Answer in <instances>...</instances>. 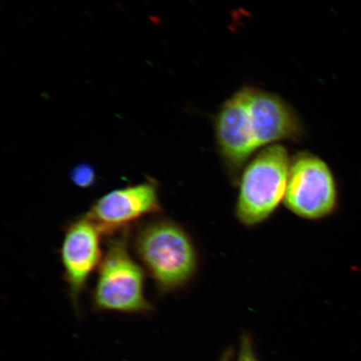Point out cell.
Here are the masks:
<instances>
[{"label": "cell", "instance_id": "cell-1", "mask_svg": "<svg viewBox=\"0 0 361 361\" xmlns=\"http://www.w3.org/2000/svg\"><path fill=\"white\" fill-rule=\"evenodd\" d=\"M132 240L133 251L154 282L158 295L183 290L195 279L198 252L183 226L155 216L138 225Z\"/></svg>", "mask_w": 361, "mask_h": 361}, {"label": "cell", "instance_id": "cell-2", "mask_svg": "<svg viewBox=\"0 0 361 361\" xmlns=\"http://www.w3.org/2000/svg\"><path fill=\"white\" fill-rule=\"evenodd\" d=\"M130 229L108 239L92 293L98 312L148 314L153 306L145 295V269L130 252Z\"/></svg>", "mask_w": 361, "mask_h": 361}, {"label": "cell", "instance_id": "cell-3", "mask_svg": "<svg viewBox=\"0 0 361 361\" xmlns=\"http://www.w3.org/2000/svg\"><path fill=\"white\" fill-rule=\"evenodd\" d=\"M291 157L286 147L274 144L256 153L239 178L234 214L247 228L269 220L286 197Z\"/></svg>", "mask_w": 361, "mask_h": 361}, {"label": "cell", "instance_id": "cell-4", "mask_svg": "<svg viewBox=\"0 0 361 361\" xmlns=\"http://www.w3.org/2000/svg\"><path fill=\"white\" fill-rule=\"evenodd\" d=\"M284 206L300 219L318 221L336 213L337 180L327 162L305 151L291 157Z\"/></svg>", "mask_w": 361, "mask_h": 361}, {"label": "cell", "instance_id": "cell-5", "mask_svg": "<svg viewBox=\"0 0 361 361\" xmlns=\"http://www.w3.org/2000/svg\"><path fill=\"white\" fill-rule=\"evenodd\" d=\"M214 130L221 162L230 182L237 188L243 169L260 151L250 119L248 87L225 102L216 116Z\"/></svg>", "mask_w": 361, "mask_h": 361}, {"label": "cell", "instance_id": "cell-6", "mask_svg": "<svg viewBox=\"0 0 361 361\" xmlns=\"http://www.w3.org/2000/svg\"><path fill=\"white\" fill-rule=\"evenodd\" d=\"M162 212L159 185L147 178L142 183L104 194L90 206L87 214L103 235L113 236L130 229L137 221Z\"/></svg>", "mask_w": 361, "mask_h": 361}, {"label": "cell", "instance_id": "cell-7", "mask_svg": "<svg viewBox=\"0 0 361 361\" xmlns=\"http://www.w3.org/2000/svg\"><path fill=\"white\" fill-rule=\"evenodd\" d=\"M103 233L87 214L68 223L61 247L63 278L67 286L72 306L80 311L81 295L90 275L100 266Z\"/></svg>", "mask_w": 361, "mask_h": 361}, {"label": "cell", "instance_id": "cell-8", "mask_svg": "<svg viewBox=\"0 0 361 361\" xmlns=\"http://www.w3.org/2000/svg\"><path fill=\"white\" fill-rule=\"evenodd\" d=\"M248 108L259 150L279 142H300L305 137L300 117L277 94L248 87Z\"/></svg>", "mask_w": 361, "mask_h": 361}, {"label": "cell", "instance_id": "cell-9", "mask_svg": "<svg viewBox=\"0 0 361 361\" xmlns=\"http://www.w3.org/2000/svg\"><path fill=\"white\" fill-rule=\"evenodd\" d=\"M70 178L75 186L87 189L92 188L96 184L97 176L92 165L87 162H81L71 169Z\"/></svg>", "mask_w": 361, "mask_h": 361}, {"label": "cell", "instance_id": "cell-10", "mask_svg": "<svg viewBox=\"0 0 361 361\" xmlns=\"http://www.w3.org/2000/svg\"><path fill=\"white\" fill-rule=\"evenodd\" d=\"M236 361H260L250 334L243 333L241 336Z\"/></svg>", "mask_w": 361, "mask_h": 361}, {"label": "cell", "instance_id": "cell-11", "mask_svg": "<svg viewBox=\"0 0 361 361\" xmlns=\"http://www.w3.org/2000/svg\"><path fill=\"white\" fill-rule=\"evenodd\" d=\"M235 357V351L233 348L225 350L219 361H233Z\"/></svg>", "mask_w": 361, "mask_h": 361}]
</instances>
